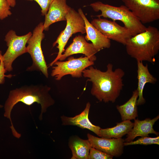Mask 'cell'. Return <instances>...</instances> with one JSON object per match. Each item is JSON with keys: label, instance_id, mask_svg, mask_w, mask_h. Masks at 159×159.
I'll return each instance as SVG.
<instances>
[{"label": "cell", "instance_id": "4fadbf2b", "mask_svg": "<svg viewBox=\"0 0 159 159\" xmlns=\"http://www.w3.org/2000/svg\"><path fill=\"white\" fill-rule=\"evenodd\" d=\"M78 12L84 19L86 34L85 38L87 41H90L97 52L105 48H110L111 45L110 40L105 37L90 23L81 8Z\"/></svg>", "mask_w": 159, "mask_h": 159}, {"label": "cell", "instance_id": "3957f363", "mask_svg": "<svg viewBox=\"0 0 159 159\" xmlns=\"http://www.w3.org/2000/svg\"><path fill=\"white\" fill-rule=\"evenodd\" d=\"M125 46L127 54L136 61L153 64L159 50V31L149 26L144 31L130 37Z\"/></svg>", "mask_w": 159, "mask_h": 159}, {"label": "cell", "instance_id": "7a4b0ae2", "mask_svg": "<svg viewBox=\"0 0 159 159\" xmlns=\"http://www.w3.org/2000/svg\"><path fill=\"white\" fill-rule=\"evenodd\" d=\"M51 88L42 84L25 85L11 90L4 105V116L9 119L11 122L10 127L14 137L19 136V133L15 130L11 119V113L14 106L18 103L22 102L30 106L37 103L40 104L41 113L39 117L42 119V115L45 112L49 107L54 104L55 101L49 92Z\"/></svg>", "mask_w": 159, "mask_h": 159}, {"label": "cell", "instance_id": "44dd1931", "mask_svg": "<svg viewBox=\"0 0 159 159\" xmlns=\"http://www.w3.org/2000/svg\"><path fill=\"white\" fill-rule=\"evenodd\" d=\"M151 144H159V136L150 138L148 137H142L134 141L129 142H124V146L135 145H147Z\"/></svg>", "mask_w": 159, "mask_h": 159}, {"label": "cell", "instance_id": "30bf717a", "mask_svg": "<svg viewBox=\"0 0 159 159\" xmlns=\"http://www.w3.org/2000/svg\"><path fill=\"white\" fill-rule=\"evenodd\" d=\"M91 23L107 38L125 45L132 36L126 28L120 25L115 21L98 18L93 19Z\"/></svg>", "mask_w": 159, "mask_h": 159}, {"label": "cell", "instance_id": "cb8c5ba5", "mask_svg": "<svg viewBox=\"0 0 159 159\" xmlns=\"http://www.w3.org/2000/svg\"><path fill=\"white\" fill-rule=\"evenodd\" d=\"M27 1H34L40 6L41 15L45 16L47 13L50 6L54 0H25Z\"/></svg>", "mask_w": 159, "mask_h": 159}, {"label": "cell", "instance_id": "2e32d148", "mask_svg": "<svg viewBox=\"0 0 159 159\" xmlns=\"http://www.w3.org/2000/svg\"><path fill=\"white\" fill-rule=\"evenodd\" d=\"M90 106V103L88 102L83 111L74 117H68L64 115L62 116L61 119L62 125H75L82 128L87 129L92 131L99 137L101 128L99 126L93 124L88 118Z\"/></svg>", "mask_w": 159, "mask_h": 159}, {"label": "cell", "instance_id": "7402d4cb", "mask_svg": "<svg viewBox=\"0 0 159 159\" xmlns=\"http://www.w3.org/2000/svg\"><path fill=\"white\" fill-rule=\"evenodd\" d=\"M113 156L91 147L90 150L88 159H112Z\"/></svg>", "mask_w": 159, "mask_h": 159}, {"label": "cell", "instance_id": "52a82bcc", "mask_svg": "<svg viewBox=\"0 0 159 159\" xmlns=\"http://www.w3.org/2000/svg\"><path fill=\"white\" fill-rule=\"evenodd\" d=\"M94 64L87 57L74 58L70 56L66 61H57L53 65L51 75L56 80H60L64 76L70 75L73 77L80 78L82 76V72L85 69Z\"/></svg>", "mask_w": 159, "mask_h": 159}, {"label": "cell", "instance_id": "ffe728a7", "mask_svg": "<svg viewBox=\"0 0 159 159\" xmlns=\"http://www.w3.org/2000/svg\"><path fill=\"white\" fill-rule=\"evenodd\" d=\"M133 123L130 120L122 121L117 123L113 127L105 129L101 128L99 136L105 138H122L127 134L133 127Z\"/></svg>", "mask_w": 159, "mask_h": 159}, {"label": "cell", "instance_id": "277c9868", "mask_svg": "<svg viewBox=\"0 0 159 159\" xmlns=\"http://www.w3.org/2000/svg\"><path fill=\"white\" fill-rule=\"evenodd\" d=\"M90 6L95 11L101 12V14L95 16L108 18L112 20L122 22L132 36L146 29L147 27L125 5L117 7L98 1L91 4Z\"/></svg>", "mask_w": 159, "mask_h": 159}, {"label": "cell", "instance_id": "5bb4252c", "mask_svg": "<svg viewBox=\"0 0 159 159\" xmlns=\"http://www.w3.org/2000/svg\"><path fill=\"white\" fill-rule=\"evenodd\" d=\"M71 9L67 4L66 0H54L45 15L44 30H48L50 26L55 22L66 21L67 15Z\"/></svg>", "mask_w": 159, "mask_h": 159}, {"label": "cell", "instance_id": "9c48e42d", "mask_svg": "<svg viewBox=\"0 0 159 159\" xmlns=\"http://www.w3.org/2000/svg\"><path fill=\"white\" fill-rule=\"evenodd\" d=\"M143 24L159 19V0H122Z\"/></svg>", "mask_w": 159, "mask_h": 159}, {"label": "cell", "instance_id": "8992f818", "mask_svg": "<svg viewBox=\"0 0 159 159\" xmlns=\"http://www.w3.org/2000/svg\"><path fill=\"white\" fill-rule=\"evenodd\" d=\"M67 24L64 29L60 33L56 40L53 44V47L57 44L58 49L57 55L49 65L52 66L59 59L64 51V47L68 40L72 35L78 32L82 34L86 33L85 25L81 15L73 9H71L66 17Z\"/></svg>", "mask_w": 159, "mask_h": 159}, {"label": "cell", "instance_id": "484cf974", "mask_svg": "<svg viewBox=\"0 0 159 159\" xmlns=\"http://www.w3.org/2000/svg\"><path fill=\"white\" fill-rule=\"evenodd\" d=\"M10 6L14 7L16 4V0H7Z\"/></svg>", "mask_w": 159, "mask_h": 159}, {"label": "cell", "instance_id": "d4e9b609", "mask_svg": "<svg viewBox=\"0 0 159 159\" xmlns=\"http://www.w3.org/2000/svg\"><path fill=\"white\" fill-rule=\"evenodd\" d=\"M3 59L1 52L0 51V84H3L5 81V77L11 78L13 75L11 74L5 75L6 72ZM3 106L0 104V108H2Z\"/></svg>", "mask_w": 159, "mask_h": 159}, {"label": "cell", "instance_id": "7c38bea8", "mask_svg": "<svg viewBox=\"0 0 159 159\" xmlns=\"http://www.w3.org/2000/svg\"><path fill=\"white\" fill-rule=\"evenodd\" d=\"M92 43H89L82 36L79 35L74 38L72 42L64 50L59 60L63 61L72 55L82 54L92 61L96 60L95 54L97 52Z\"/></svg>", "mask_w": 159, "mask_h": 159}, {"label": "cell", "instance_id": "5b68a950", "mask_svg": "<svg viewBox=\"0 0 159 159\" xmlns=\"http://www.w3.org/2000/svg\"><path fill=\"white\" fill-rule=\"evenodd\" d=\"M43 23L41 22L34 28L32 35L27 42V52L31 56L32 64L27 68L26 70L29 71H40L48 78V67L41 47L42 41L45 37Z\"/></svg>", "mask_w": 159, "mask_h": 159}, {"label": "cell", "instance_id": "e0dca14e", "mask_svg": "<svg viewBox=\"0 0 159 159\" xmlns=\"http://www.w3.org/2000/svg\"><path fill=\"white\" fill-rule=\"evenodd\" d=\"M137 79L138 86L137 88L138 93L137 100L138 106L144 104L145 100L143 95V92L145 85L147 83L154 84L157 81V79L150 72L147 64L144 65L143 62L137 61Z\"/></svg>", "mask_w": 159, "mask_h": 159}, {"label": "cell", "instance_id": "ba28073f", "mask_svg": "<svg viewBox=\"0 0 159 159\" xmlns=\"http://www.w3.org/2000/svg\"><path fill=\"white\" fill-rule=\"evenodd\" d=\"M32 34V33L29 32L25 35L18 36L13 30H10L7 33L5 41L8 48L2 55L4 64L6 71H12V64L15 60L27 52L26 45Z\"/></svg>", "mask_w": 159, "mask_h": 159}, {"label": "cell", "instance_id": "9a60e30c", "mask_svg": "<svg viewBox=\"0 0 159 159\" xmlns=\"http://www.w3.org/2000/svg\"><path fill=\"white\" fill-rule=\"evenodd\" d=\"M159 118V115L152 119L147 118L143 120L138 119H134L133 127L127 134L125 142H129L133 141L138 136L148 137L150 134H153L156 135L159 132L154 130L153 126Z\"/></svg>", "mask_w": 159, "mask_h": 159}, {"label": "cell", "instance_id": "8fae6325", "mask_svg": "<svg viewBox=\"0 0 159 159\" xmlns=\"http://www.w3.org/2000/svg\"><path fill=\"white\" fill-rule=\"evenodd\" d=\"M92 147L102 151L113 157H118L123 153L124 139L99 138L90 133L87 135Z\"/></svg>", "mask_w": 159, "mask_h": 159}, {"label": "cell", "instance_id": "ac0fdd59", "mask_svg": "<svg viewBox=\"0 0 159 159\" xmlns=\"http://www.w3.org/2000/svg\"><path fill=\"white\" fill-rule=\"evenodd\" d=\"M69 145L71 150V159H88L91 145L87 140L82 139L78 136L70 138Z\"/></svg>", "mask_w": 159, "mask_h": 159}, {"label": "cell", "instance_id": "d6986e66", "mask_svg": "<svg viewBox=\"0 0 159 159\" xmlns=\"http://www.w3.org/2000/svg\"><path fill=\"white\" fill-rule=\"evenodd\" d=\"M138 97V92L136 89L133 92L132 96L127 102L122 105L116 106L122 121L134 120L138 117L137 101Z\"/></svg>", "mask_w": 159, "mask_h": 159}, {"label": "cell", "instance_id": "6da1fadb", "mask_svg": "<svg viewBox=\"0 0 159 159\" xmlns=\"http://www.w3.org/2000/svg\"><path fill=\"white\" fill-rule=\"evenodd\" d=\"M88 68L83 71L82 75L92 83L91 94L100 102H115L124 86V70L120 68L113 70V65L110 63L107 64L105 72L92 66Z\"/></svg>", "mask_w": 159, "mask_h": 159}, {"label": "cell", "instance_id": "603a6c76", "mask_svg": "<svg viewBox=\"0 0 159 159\" xmlns=\"http://www.w3.org/2000/svg\"><path fill=\"white\" fill-rule=\"evenodd\" d=\"M10 9L7 0H0V20H2L11 14Z\"/></svg>", "mask_w": 159, "mask_h": 159}]
</instances>
